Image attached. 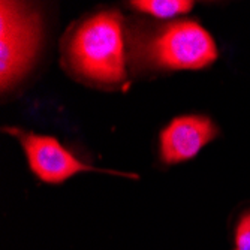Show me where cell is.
Segmentation results:
<instances>
[{
	"instance_id": "obj_2",
	"label": "cell",
	"mask_w": 250,
	"mask_h": 250,
	"mask_svg": "<svg viewBox=\"0 0 250 250\" xmlns=\"http://www.w3.org/2000/svg\"><path fill=\"white\" fill-rule=\"evenodd\" d=\"M147 57L165 69H202L217 59L211 35L196 21L171 22L151 39Z\"/></svg>"
},
{
	"instance_id": "obj_7",
	"label": "cell",
	"mask_w": 250,
	"mask_h": 250,
	"mask_svg": "<svg viewBox=\"0 0 250 250\" xmlns=\"http://www.w3.org/2000/svg\"><path fill=\"white\" fill-rule=\"evenodd\" d=\"M234 250H250V210L244 211L235 223Z\"/></svg>"
},
{
	"instance_id": "obj_3",
	"label": "cell",
	"mask_w": 250,
	"mask_h": 250,
	"mask_svg": "<svg viewBox=\"0 0 250 250\" xmlns=\"http://www.w3.org/2000/svg\"><path fill=\"white\" fill-rule=\"evenodd\" d=\"M0 15V80L6 90L30 67L41 26L38 17L20 3L2 2Z\"/></svg>"
},
{
	"instance_id": "obj_4",
	"label": "cell",
	"mask_w": 250,
	"mask_h": 250,
	"mask_svg": "<svg viewBox=\"0 0 250 250\" xmlns=\"http://www.w3.org/2000/svg\"><path fill=\"white\" fill-rule=\"evenodd\" d=\"M5 132L11 133L20 141L22 148H24L32 172L38 178L45 181V183L62 185L67 178H71L80 172H105L138 178V175L135 174L116 172L87 165L81 162L78 157H75L67 148H64L53 136L38 135L17 127H8L5 129Z\"/></svg>"
},
{
	"instance_id": "obj_5",
	"label": "cell",
	"mask_w": 250,
	"mask_h": 250,
	"mask_svg": "<svg viewBox=\"0 0 250 250\" xmlns=\"http://www.w3.org/2000/svg\"><path fill=\"white\" fill-rule=\"evenodd\" d=\"M216 135V125L206 116L177 117L161 133L162 161L169 165L190 161Z\"/></svg>"
},
{
	"instance_id": "obj_1",
	"label": "cell",
	"mask_w": 250,
	"mask_h": 250,
	"mask_svg": "<svg viewBox=\"0 0 250 250\" xmlns=\"http://www.w3.org/2000/svg\"><path fill=\"white\" fill-rule=\"evenodd\" d=\"M64 56L81 78L102 85L126 81L123 24L119 12L106 11L83 20L66 41Z\"/></svg>"
},
{
	"instance_id": "obj_6",
	"label": "cell",
	"mask_w": 250,
	"mask_h": 250,
	"mask_svg": "<svg viewBox=\"0 0 250 250\" xmlns=\"http://www.w3.org/2000/svg\"><path fill=\"white\" fill-rule=\"evenodd\" d=\"M130 5L157 18L185 15L193 8V2L188 0H140V2H130Z\"/></svg>"
}]
</instances>
